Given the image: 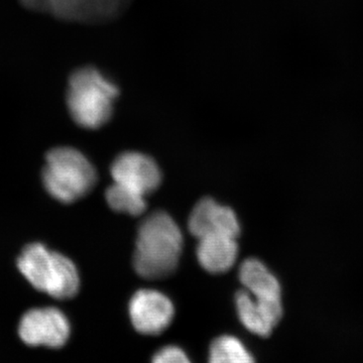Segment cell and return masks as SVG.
Returning a JSON list of instances; mask_svg holds the SVG:
<instances>
[{"instance_id": "cell-2", "label": "cell", "mask_w": 363, "mask_h": 363, "mask_svg": "<svg viewBox=\"0 0 363 363\" xmlns=\"http://www.w3.org/2000/svg\"><path fill=\"white\" fill-rule=\"evenodd\" d=\"M118 87L94 67L72 73L66 101L72 118L81 128L97 130L111 121Z\"/></svg>"}, {"instance_id": "cell-1", "label": "cell", "mask_w": 363, "mask_h": 363, "mask_svg": "<svg viewBox=\"0 0 363 363\" xmlns=\"http://www.w3.org/2000/svg\"><path fill=\"white\" fill-rule=\"evenodd\" d=\"M182 250L180 227L166 212H155L138 227L133 267L143 278H164L175 271Z\"/></svg>"}, {"instance_id": "cell-6", "label": "cell", "mask_w": 363, "mask_h": 363, "mask_svg": "<svg viewBox=\"0 0 363 363\" xmlns=\"http://www.w3.org/2000/svg\"><path fill=\"white\" fill-rule=\"evenodd\" d=\"M175 315L173 303L156 290L138 291L131 298L130 316L136 331L159 335L171 325Z\"/></svg>"}, {"instance_id": "cell-12", "label": "cell", "mask_w": 363, "mask_h": 363, "mask_svg": "<svg viewBox=\"0 0 363 363\" xmlns=\"http://www.w3.org/2000/svg\"><path fill=\"white\" fill-rule=\"evenodd\" d=\"M18 267L35 290L47 293L54 272V252L42 243L26 245L18 259Z\"/></svg>"}, {"instance_id": "cell-8", "label": "cell", "mask_w": 363, "mask_h": 363, "mask_svg": "<svg viewBox=\"0 0 363 363\" xmlns=\"http://www.w3.org/2000/svg\"><path fill=\"white\" fill-rule=\"evenodd\" d=\"M189 230L198 240L210 235H229L238 238L240 222L230 208L217 204L211 198L200 200L191 212Z\"/></svg>"}, {"instance_id": "cell-10", "label": "cell", "mask_w": 363, "mask_h": 363, "mask_svg": "<svg viewBox=\"0 0 363 363\" xmlns=\"http://www.w3.org/2000/svg\"><path fill=\"white\" fill-rule=\"evenodd\" d=\"M238 255V245L233 236H205L198 243V262L205 271L211 274L228 272L235 264Z\"/></svg>"}, {"instance_id": "cell-7", "label": "cell", "mask_w": 363, "mask_h": 363, "mask_svg": "<svg viewBox=\"0 0 363 363\" xmlns=\"http://www.w3.org/2000/svg\"><path fill=\"white\" fill-rule=\"evenodd\" d=\"M114 183L133 189L143 196L152 194L161 185L162 174L157 162L142 152L119 155L111 169Z\"/></svg>"}, {"instance_id": "cell-14", "label": "cell", "mask_w": 363, "mask_h": 363, "mask_svg": "<svg viewBox=\"0 0 363 363\" xmlns=\"http://www.w3.org/2000/svg\"><path fill=\"white\" fill-rule=\"evenodd\" d=\"M209 363H255V360L240 339L223 335L210 346Z\"/></svg>"}, {"instance_id": "cell-16", "label": "cell", "mask_w": 363, "mask_h": 363, "mask_svg": "<svg viewBox=\"0 0 363 363\" xmlns=\"http://www.w3.org/2000/svg\"><path fill=\"white\" fill-rule=\"evenodd\" d=\"M152 363H192L185 351L178 346H166L157 351Z\"/></svg>"}, {"instance_id": "cell-15", "label": "cell", "mask_w": 363, "mask_h": 363, "mask_svg": "<svg viewBox=\"0 0 363 363\" xmlns=\"http://www.w3.org/2000/svg\"><path fill=\"white\" fill-rule=\"evenodd\" d=\"M105 197L109 207L119 213L138 216L147 209L145 196L118 183H113L107 189Z\"/></svg>"}, {"instance_id": "cell-4", "label": "cell", "mask_w": 363, "mask_h": 363, "mask_svg": "<svg viewBox=\"0 0 363 363\" xmlns=\"http://www.w3.org/2000/svg\"><path fill=\"white\" fill-rule=\"evenodd\" d=\"M26 6L50 11L62 20L99 25L121 18L133 0H23Z\"/></svg>"}, {"instance_id": "cell-9", "label": "cell", "mask_w": 363, "mask_h": 363, "mask_svg": "<svg viewBox=\"0 0 363 363\" xmlns=\"http://www.w3.org/2000/svg\"><path fill=\"white\" fill-rule=\"evenodd\" d=\"M236 309L243 326L262 337H267L283 317V303L264 302L243 289L236 294Z\"/></svg>"}, {"instance_id": "cell-11", "label": "cell", "mask_w": 363, "mask_h": 363, "mask_svg": "<svg viewBox=\"0 0 363 363\" xmlns=\"http://www.w3.org/2000/svg\"><path fill=\"white\" fill-rule=\"evenodd\" d=\"M240 279L245 290L257 300L283 303L279 279L260 260L245 259L240 267Z\"/></svg>"}, {"instance_id": "cell-5", "label": "cell", "mask_w": 363, "mask_h": 363, "mask_svg": "<svg viewBox=\"0 0 363 363\" xmlns=\"http://www.w3.org/2000/svg\"><path fill=\"white\" fill-rule=\"evenodd\" d=\"M70 331L68 319L56 308L30 310L21 318L18 327L21 340L28 345L51 348L65 345Z\"/></svg>"}, {"instance_id": "cell-3", "label": "cell", "mask_w": 363, "mask_h": 363, "mask_svg": "<svg viewBox=\"0 0 363 363\" xmlns=\"http://www.w3.org/2000/svg\"><path fill=\"white\" fill-rule=\"evenodd\" d=\"M45 190L59 202L73 203L89 194L97 181L87 157L72 147H56L45 155L43 169Z\"/></svg>"}, {"instance_id": "cell-13", "label": "cell", "mask_w": 363, "mask_h": 363, "mask_svg": "<svg viewBox=\"0 0 363 363\" xmlns=\"http://www.w3.org/2000/svg\"><path fill=\"white\" fill-rule=\"evenodd\" d=\"M54 274L48 289V295L57 300L75 297L80 289V278L75 264L61 253L54 252Z\"/></svg>"}]
</instances>
